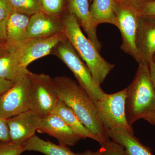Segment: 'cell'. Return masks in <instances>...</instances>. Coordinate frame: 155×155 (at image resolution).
<instances>
[{
	"instance_id": "obj_1",
	"label": "cell",
	"mask_w": 155,
	"mask_h": 155,
	"mask_svg": "<svg viewBox=\"0 0 155 155\" xmlns=\"http://www.w3.org/2000/svg\"><path fill=\"white\" fill-rule=\"evenodd\" d=\"M59 99L72 109L83 125L96 135L104 144L109 137L101 121L94 102L77 81L66 76L53 78Z\"/></svg>"
},
{
	"instance_id": "obj_2",
	"label": "cell",
	"mask_w": 155,
	"mask_h": 155,
	"mask_svg": "<svg viewBox=\"0 0 155 155\" xmlns=\"http://www.w3.org/2000/svg\"><path fill=\"white\" fill-rule=\"evenodd\" d=\"M61 18L65 36L87 65L94 80L101 85L115 65L106 61L100 55L96 48L84 34L74 14L67 10Z\"/></svg>"
},
{
	"instance_id": "obj_3",
	"label": "cell",
	"mask_w": 155,
	"mask_h": 155,
	"mask_svg": "<svg viewBox=\"0 0 155 155\" xmlns=\"http://www.w3.org/2000/svg\"><path fill=\"white\" fill-rule=\"evenodd\" d=\"M133 81L126 88L125 113L132 126L139 119L155 112V90L148 66L140 63Z\"/></svg>"
},
{
	"instance_id": "obj_4",
	"label": "cell",
	"mask_w": 155,
	"mask_h": 155,
	"mask_svg": "<svg viewBox=\"0 0 155 155\" xmlns=\"http://www.w3.org/2000/svg\"><path fill=\"white\" fill-rule=\"evenodd\" d=\"M51 54L58 57L68 67L78 84L94 101L101 98L104 92L92 75L87 65L80 58L67 39L60 42Z\"/></svg>"
},
{
	"instance_id": "obj_5",
	"label": "cell",
	"mask_w": 155,
	"mask_h": 155,
	"mask_svg": "<svg viewBox=\"0 0 155 155\" xmlns=\"http://www.w3.org/2000/svg\"><path fill=\"white\" fill-rule=\"evenodd\" d=\"M126 88L112 94L104 93L101 98L94 101L101 121L107 130L122 129L134 134L126 119Z\"/></svg>"
},
{
	"instance_id": "obj_6",
	"label": "cell",
	"mask_w": 155,
	"mask_h": 155,
	"mask_svg": "<svg viewBox=\"0 0 155 155\" xmlns=\"http://www.w3.org/2000/svg\"><path fill=\"white\" fill-rule=\"evenodd\" d=\"M31 83L30 110L43 117L51 114L59 98L55 89L53 78L44 73L29 71Z\"/></svg>"
},
{
	"instance_id": "obj_7",
	"label": "cell",
	"mask_w": 155,
	"mask_h": 155,
	"mask_svg": "<svg viewBox=\"0 0 155 155\" xmlns=\"http://www.w3.org/2000/svg\"><path fill=\"white\" fill-rule=\"evenodd\" d=\"M67 38L64 32L45 38H28L17 43H8L14 49L21 69L26 70L31 63L50 54L58 44Z\"/></svg>"
},
{
	"instance_id": "obj_8",
	"label": "cell",
	"mask_w": 155,
	"mask_h": 155,
	"mask_svg": "<svg viewBox=\"0 0 155 155\" xmlns=\"http://www.w3.org/2000/svg\"><path fill=\"white\" fill-rule=\"evenodd\" d=\"M29 70L0 97V116L8 119L30 110Z\"/></svg>"
},
{
	"instance_id": "obj_9",
	"label": "cell",
	"mask_w": 155,
	"mask_h": 155,
	"mask_svg": "<svg viewBox=\"0 0 155 155\" xmlns=\"http://www.w3.org/2000/svg\"><path fill=\"white\" fill-rule=\"evenodd\" d=\"M114 8L117 19V27L122 35L121 49L138 63L136 41L140 19L139 11L122 7L114 0Z\"/></svg>"
},
{
	"instance_id": "obj_10",
	"label": "cell",
	"mask_w": 155,
	"mask_h": 155,
	"mask_svg": "<svg viewBox=\"0 0 155 155\" xmlns=\"http://www.w3.org/2000/svg\"><path fill=\"white\" fill-rule=\"evenodd\" d=\"M43 118L36 111L30 110L7 119L11 142L22 145L35 134Z\"/></svg>"
},
{
	"instance_id": "obj_11",
	"label": "cell",
	"mask_w": 155,
	"mask_h": 155,
	"mask_svg": "<svg viewBox=\"0 0 155 155\" xmlns=\"http://www.w3.org/2000/svg\"><path fill=\"white\" fill-rule=\"evenodd\" d=\"M37 131L54 137L59 144L67 147L75 145L81 139L60 116L53 113L43 117Z\"/></svg>"
},
{
	"instance_id": "obj_12",
	"label": "cell",
	"mask_w": 155,
	"mask_h": 155,
	"mask_svg": "<svg viewBox=\"0 0 155 155\" xmlns=\"http://www.w3.org/2000/svg\"><path fill=\"white\" fill-rule=\"evenodd\" d=\"M136 45L138 64L148 66L155 53V19L140 16Z\"/></svg>"
},
{
	"instance_id": "obj_13",
	"label": "cell",
	"mask_w": 155,
	"mask_h": 155,
	"mask_svg": "<svg viewBox=\"0 0 155 155\" xmlns=\"http://www.w3.org/2000/svg\"><path fill=\"white\" fill-rule=\"evenodd\" d=\"M28 32V38H45L64 33V25L61 17L41 11L30 17Z\"/></svg>"
},
{
	"instance_id": "obj_14",
	"label": "cell",
	"mask_w": 155,
	"mask_h": 155,
	"mask_svg": "<svg viewBox=\"0 0 155 155\" xmlns=\"http://www.w3.org/2000/svg\"><path fill=\"white\" fill-rule=\"evenodd\" d=\"M67 10L75 15L78 24L83 28L87 38L98 51L102 44L97 36V26L92 19L89 0H67Z\"/></svg>"
},
{
	"instance_id": "obj_15",
	"label": "cell",
	"mask_w": 155,
	"mask_h": 155,
	"mask_svg": "<svg viewBox=\"0 0 155 155\" xmlns=\"http://www.w3.org/2000/svg\"><path fill=\"white\" fill-rule=\"evenodd\" d=\"M52 113L60 116L73 132L79 136L81 139L91 138L99 143L100 144L101 143L100 139L91 132L83 125L72 109L61 100H58Z\"/></svg>"
},
{
	"instance_id": "obj_16",
	"label": "cell",
	"mask_w": 155,
	"mask_h": 155,
	"mask_svg": "<svg viewBox=\"0 0 155 155\" xmlns=\"http://www.w3.org/2000/svg\"><path fill=\"white\" fill-rule=\"evenodd\" d=\"M107 133L109 138L123 147L127 155H153L149 148L143 144L134 134L118 129L108 130Z\"/></svg>"
},
{
	"instance_id": "obj_17",
	"label": "cell",
	"mask_w": 155,
	"mask_h": 155,
	"mask_svg": "<svg viewBox=\"0 0 155 155\" xmlns=\"http://www.w3.org/2000/svg\"><path fill=\"white\" fill-rule=\"evenodd\" d=\"M30 17L14 11L7 19V40L15 44L28 38V26Z\"/></svg>"
},
{
	"instance_id": "obj_18",
	"label": "cell",
	"mask_w": 155,
	"mask_h": 155,
	"mask_svg": "<svg viewBox=\"0 0 155 155\" xmlns=\"http://www.w3.org/2000/svg\"><path fill=\"white\" fill-rule=\"evenodd\" d=\"M8 45V50L0 56V77L15 83L24 77L28 70L21 69L13 48L9 44Z\"/></svg>"
},
{
	"instance_id": "obj_19",
	"label": "cell",
	"mask_w": 155,
	"mask_h": 155,
	"mask_svg": "<svg viewBox=\"0 0 155 155\" xmlns=\"http://www.w3.org/2000/svg\"><path fill=\"white\" fill-rule=\"evenodd\" d=\"M25 151H33L46 155H80L72 152L66 146L45 140L35 134L23 144Z\"/></svg>"
},
{
	"instance_id": "obj_20",
	"label": "cell",
	"mask_w": 155,
	"mask_h": 155,
	"mask_svg": "<svg viewBox=\"0 0 155 155\" xmlns=\"http://www.w3.org/2000/svg\"><path fill=\"white\" fill-rule=\"evenodd\" d=\"M90 11L96 26L102 23H109L117 27L114 0H93Z\"/></svg>"
},
{
	"instance_id": "obj_21",
	"label": "cell",
	"mask_w": 155,
	"mask_h": 155,
	"mask_svg": "<svg viewBox=\"0 0 155 155\" xmlns=\"http://www.w3.org/2000/svg\"><path fill=\"white\" fill-rule=\"evenodd\" d=\"M14 11L31 17L42 11L41 0H8Z\"/></svg>"
},
{
	"instance_id": "obj_22",
	"label": "cell",
	"mask_w": 155,
	"mask_h": 155,
	"mask_svg": "<svg viewBox=\"0 0 155 155\" xmlns=\"http://www.w3.org/2000/svg\"><path fill=\"white\" fill-rule=\"evenodd\" d=\"M42 11L46 14L61 17L64 9V0H41Z\"/></svg>"
},
{
	"instance_id": "obj_23",
	"label": "cell",
	"mask_w": 155,
	"mask_h": 155,
	"mask_svg": "<svg viewBox=\"0 0 155 155\" xmlns=\"http://www.w3.org/2000/svg\"><path fill=\"white\" fill-rule=\"evenodd\" d=\"M99 150L101 155H127L122 146L109 139L101 145Z\"/></svg>"
},
{
	"instance_id": "obj_24",
	"label": "cell",
	"mask_w": 155,
	"mask_h": 155,
	"mask_svg": "<svg viewBox=\"0 0 155 155\" xmlns=\"http://www.w3.org/2000/svg\"><path fill=\"white\" fill-rule=\"evenodd\" d=\"M24 151L23 145L15 144L11 142H0V155H20Z\"/></svg>"
},
{
	"instance_id": "obj_25",
	"label": "cell",
	"mask_w": 155,
	"mask_h": 155,
	"mask_svg": "<svg viewBox=\"0 0 155 155\" xmlns=\"http://www.w3.org/2000/svg\"><path fill=\"white\" fill-rule=\"evenodd\" d=\"M118 5L128 8L139 11L148 2L152 0H114Z\"/></svg>"
},
{
	"instance_id": "obj_26",
	"label": "cell",
	"mask_w": 155,
	"mask_h": 155,
	"mask_svg": "<svg viewBox=\"0 0 155 155\" xmlns=\"http://www.w3.org/2000/svg\"><path fill=\"white\" fill-rule=\"evenodd\" d=\"M14 12L8 0H0V21L7 20Z\"/></svg>"
},
{
	"instance_id": "obj_27",
	"label": "cell",
	"mask_w": 155,
	"mask_h": 155,
	"mask_svg": "<svg viewBox=\"0 0 155 155\" xmlns=\"http://www.w3.org/2000/svg\"><path fill=\"white\" fill-rule=\"evenodd\" d=\"M0 142H11L8 126L7 119L0 116Z\"/></svg>"
},
{
	"instance_id": "obj_28",
	"label": "cell",
	"mask_w": 155,
	"mask_h": 155,
	"mask_svg": "<svg viewBox=\"0 0 155 155\" xmlns=\"http://www.w3.org/2000/svg\"><path fill=\"white\" fill-rule=\"evenodd\" d=\"M141 17H149L155 19V0H152L139 11Z\"/></svg>"
},
{
	"instance_id": "obj_29",
	"label": "cell",
	"mask_w": 155,
	"mask_h": 155,
	"mask_svg": "<svg viewBox=\"0 0 155 155\" xmlns=\"http://www.w3.org/2000/svg\"><path fill=\"white\" fill-rule=\"evenodd\" d=\"M14 83L0 77V97L14 85Z\"/></svg>"
},
{
	"instance_id": "obj_30",
	"label": "cell",
	"mask_w": 155,
	"mask_h": 155,
	"mask_svg": "<svg viewBox=\"0 0 155 155\" xmlns=\"http://www.w3.org/2000/svg\"><path fill=\"white\" fill-rule=\"evenodd\" d=\"M7 19L0 21V39L7 40Z\"/></svg>"
},
{
	"instance_id": "obj_31",
	"label": "cell",
	"mask_w": 155,
	"mask_h": 155,
	"mask_svg": "<svg viewBox=\"0 0 155 155\" xmlns=\"http://www.w3.org/2000/svg\"><path fill=\"white\" fill-rule=\"evenodd\" d=\"M150 77L155 90V61L153 60L148 65Z\"/></svg>"
},
{
	"instance_id": "obj_32",
	"label": "cell",
	"mask_w": 155,
	"mask_h": 155,
	"mask_svg": "<svg viewBox=\"0 0 155 155\" xmlns=\"http://www.w3.org/2000/svg\"><path fill=\"white\" fill-rule=\"evenodd\" d=\"M8 44L7 40L0 39V56L8 48Z\"/></svg>"
},
{
	"instance_id": "obj_33",
	"label": "cell",
	"mask_w": 155,
	"mask_h": 155,
	"mask_svg": "<svg viewBox=\"0 0 155 155\" xmlns=\"http://www.w3.org/2000/svg\"><path fill=\"white\" fill-rule=\"evenodd\" d=\"M152 125H155V112L148 115L143 119Z\"/></svg>"
},
{
	"instance_id": "obj_34",
	"label": "cell",
	"mask_w": 155,
	"mask_h": 155,
	"mask_svg": "<svg viewBox=\"0 0 155 155\" xmlns=\"http://www.w3.org/2000/svg\"><path fill=\"white\" fill-rule=\"evenodd\" d=\"M80 155H101V153L99 150L94 152L89 150L84 152L80 153Z\"/></svg>"
},
{
	"instance_id": "obj_35",
	"label": "cell",
	"mask_w": 155,
	"mask_h": 155,
	"mask_svg": "<svg viewBox=\"0 0 155 155\" xmlns=\"http://www.w3.org/2000/svg\"><path fill=\"white\" fill-rule=\"evenodd\" d=\"M153 60L155 61V53L153 57Z\"/></svg>"
},
{
	"instance_id": "obj_36",
	"label": "cell",
	"mask_w": 155,
	"mask_h": 155,
	"mask_svg": "<svg viewBox=\"0 0 155 155\" xmlns=\"http://www.w3.org/2000/svg\"><path fill=\"white\" fill-rule=\"evenodd\" d=\"M93 0H89V1L90 2H92Z\"/></svg>"
}]
</instances>
